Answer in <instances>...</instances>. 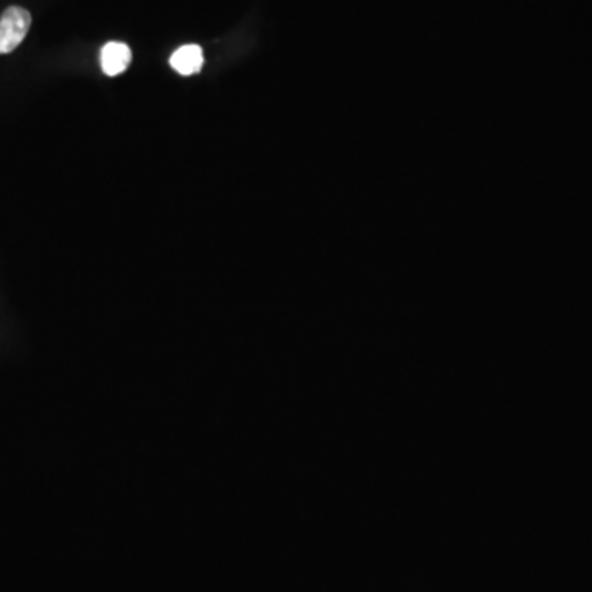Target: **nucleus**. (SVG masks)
Masks as SVG:
<instances>
[{
    "instance_id": "1",
    "label": "nucleus",
    "mask_w": 592,
    "mask_h": 592,
    "mask_svg": "<svg viewBox=\"0 0 592 592\" xmlns=\"http://www.w3.org/2000/svg\"><path fill=\"white\" fill-rule=\"evenodd\" d=\"M32 15L22 7H9L0 19V55H9L24 42Z\"/></svg>"
},
{
    "instance_id": "2",
    "label": "nucleus",
    "mask_w": 592,
    "mask_h": 592,
    "mask_svg": "<svg viewBox=\"0 0 592 592\" xmlns=\"http://www.w3.org/2000/svg\"><path fill=\"white\" fill-rule=\"evenodd\" d=\"M132 51L121 42H109L101 50V68L107 76H119L129 68Z\"/></svg>"
},
{
    "instance_id": "3",
    "label": "nucleus",
    "mask_w": 592,
    "mask_h": 592,
    "mask_svg": "<svg viewBox=\"0 0 592 592\" xmlns=\"http://www.w3.org/2000/svg\"><path fill=\"white\" fill-rule=\"evenodd\" d=\"M203 63V50L198 45H185V47L178 48L170 58L173 70L183 76L199 73L203 68Z\"/></svg>"
}]
</instances>
